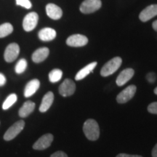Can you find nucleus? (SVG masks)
Segmentation results:
<instances>
[{
    "label": "nucleus",
    "mask_w": 157,
    "mask_h": 157,
    "mask_svg": "<svg viewBox=\"0 0 157 157\" xmlns=\"http://www.w3.org/2000/svg\"><path fill=\"white\" fill-rule=\"evenodd\" d=\"M46 13L51 19L58 20L62 17L63 11L60 7L55 4H48L46 6Z\"/></svg>",
    "instance_id": "obj_12"
},
{
    "label": "nucleus",
    "mask_w": 157,
    "mask_h": 157,
    "mask_svg": "<svg viewBox=\"0 0 157 157\" xmlns=\"http://www.w3.org/2000/svg\"><path fill=\"white\" fill-rule=\"evenodd\" d=\"M39 21V15L35 12H31L25 15L23 21V27L25 31H31L36 28Z\"/></svg>",
    "instance_id": "obj_5"
},
{
    "label": "nucleus",
    "mask_w": 157,
    "mask_h": 157,
    "mask_svg": "<svg viewBox=\"0 0 157 157\" xmlns=\"http://www.w3.org/2000/svg\"><path fill=\"white\" fill-rule=\"evenodd\" d=\"M157 15V5H149L139 15V18L143 22H146Z\"/></svg>",
    "instance_id": "obj_11"
},
{
    "label": "nucleus",
    "mask_w": 157,
    "mask_h": 157,
    "mask_svg": "<svg viewBox=\"0 0 157 157\" xmlns=\"http://www.w3.org/2000/svg\"><path fill=\"white\" fill-rule=\"evenodd\" d=\"M146 78L150 83H154L156 79V75L154 73H153V72H151V73L147 74Z\"/></svg>",
    "instance_id": "obj_26"
},
{
    "label": "nucleus",
    "mask_w": 157,
    "mask_h": 157,
    "mask_svg": "<svg viewBox=\"0 0 157 157\" xmlns=\"http://www.w3.org/2000/svg\"><path fill=\"white\" fill-rule=\"evenodd\" d=\"M17 97L15 94L13 93V94H11V95H10L8 97L6 98L5 102H4L2 105V109L4 110H7L10 109V108L12 105H13V104L17 101Z\"/></svg>",
    "instance_id": "obj_22"
},
{
    "label": "nucleus",
    "mask_w": 157,
    "mask_h": 157,
    "mask_svg": "<svg viewBox=\"0 0 157 157\" xmlns=\"http://www.w3.org/2000/svg\"><path fill=\"white\" fill-rule=\"evenodd\" d=\"M151 154L153 157H157V143L156 144V146H154V148H153Z\"/></svg>",
    "instance_id": "obj_30"
},
{
    "label": "nucleus",
    "mask_w": 157,
    "mask_h": 157,
    "mask_svg": "<svg viewBox=\"0 0 157 157\" xmlns=\"http://www.w3.org/2000/svg\"><path fill=\"white\" fill-rule=\"evenodd\" d=\"M13 31V26L10 23H5L0 25V38L8 36Z\"/></svg>",
    "instance_id": "obj_20"
},
{
    "label": "nucleus",
    "mask_w": 157,
    "mask_h": 157,
    "mask_svg": "<svg viewBox=\"0 0 157 157\" xmlns=\"http://www.w3.org/2000/svg\"><path fill=\"white\" fill-rule=\"evenodd\" d=\"M76 90V84L71 79L66 78L59 87V93L63 97L72 95Z\"/></svg>",
    "instance_id": "obj_7"
},
{
    "label": "nucleus",
    "mask_w": 157,
    "mask_h": 157,
    "mask_svg": "<svg viewBox=\"0 0 157 157\" xmlns=\"http://www.w3.org/2000/svg\"><path fill=\"white\" fill-rule=\"evenodd\" d=\"M50 157H68V156L66 153L60 151H56L54 154H52Z\"/></svg>",
    "instance_id": "obj_27"
},
{
    "label": "nucleus",
    "mask_w": 157,
    "mask_h": 157,
    "mask_svg": "<svg viewBox=\"0 0 157 157\" xmlns=\"http://www.w3.org/2000/svg\"><path fill=\"white\" fill-rule=\"evenodd\" d=\"M35 109V103L34 102L28 101L23 103V106L19 110V116L22 118L27 117L34 111Z\"/></svg>",
    "instance_id": "obj_19"
},
{
    "label": "nucleus",
    "mask_w": 157,
    "mask_h": 157,
    "mask_svg": "<svg viewBox=\"0 0 157 157\" xmlns=\"http://www.w3.org/2000/svg\"><path fill=\"white\" fill-rule=\"evenodd\" d=\"M135 71L132 68H126L119 74L117 78V84L119 87L123 86L124 84L127 83L129 80H130L134 75Z\"/></svg>",
    "instance_id": "obj_13"
},
{
    "label": "nucleus",
    "mask_w": 157,
    "mask_h": 157,
    "mask_svg": "<svg viewBox=\"0 0 157 157\" xmlns=\"http://www.w3.org/2000/svg\"><path fill=\"white\" fill-rule=\"evenodd\" d=\"M148 111L151 113L157 114V102L151 103L148 106Z\"/></svg>",
    "instance_id": "obj_25"
},
{
    "label": "nucleus",
    "mask_w": 157,
    "mask_h": 157,
    "mask_svg": "<svg viewBox=\"0 0 157 157\" xmlns=\"http://www.w3.org/2000/svg\"><path fill=\"white\" fill-rule=\"evenodd\" d=\"M154 93L156 94V95H157V87H156L154 89Z\"/></svg>",
    "instance_id": "obj_32"
},
{
    "label": "nucleus",
    "mask_w": 157,
    "mask_h": 157,
    "mask_svg": "<svg viewBox=\"0 0 157 157\" xmlns=\"http://www.w3.org/2000/svg\"><path fill=\"white\" fill-rule=\"evenodd\" d=\"M54 101V94L52 92H48L44 95V97L42 98V103H41L40 106H39V111L40 112H46L48 111L51 105H52V103Z\"/></svg>",
    "instance_id": "obj_15"
},
{
    "label": "nucleus",
    "mask_w": 157,
    "mask_h": 157,
    "mask_svg": "<svg viewBox=\"0 0 157 157\" xmlns=\"http://www.w3.org/2000/svg\"><path fill=\"white\" fill-rule=\"evenodd\" d=\"M20 52L19 45L16 43H11L7 47L4 54L5 61L7 63H12L16 60Z\"/></svg>",
    "instance_id": "obj_6"
},
{
    "label": "nucleus",
    "mask_w": 157,
    "mask_h": 157,
    "mask_svg": "<svg viewBox=\"0 0 157 157\" xmlns=\"http://www.w3.org/2000/svg\"><path fill=\"white\" fill-rule=\"evenodd\" d=\"M117 157H143L139 155H130V154H120L117 155Z\"/></svg>",
    "instance_id": "obj_29"
},
{
    "label": "nucleus",
    "mask_w": 157,
    "mask_h": 157,
    "mask_svg": "<svg viewBox=\"0 0 157 157\" xmlns=\"http://www.w3.org/2000/svg\"><path fill=\"white\" fill-rule=\"evenodd\" d=\"M121 63H122V60L120 57H115L110 60L102 68L101 71V76H109L115 73L121 66Z\"/></svg>",
    "instance_id": "obj_2"
},
{
    "label": "nucleus",
    "mask_w": 157,
    "mask_h": 157,
    "mask_svg": "<svg viewBox=\"0 0 157 157\" xmlns=\"http://www.w3.org/2000/svg\"><path fill=\"white\" fill-rule=\"evenodd\" d=\"M101 0H85L80 5V11L84 14H90L97 11L101 7Z\"/></svg>",
    "instance_id": "obj_3"
},
{
    "label": "nucleus",
    "mask_w": 157,
    "mask_h": 157,
    "mask_svg": "<svg viewBox=\"0 0 157 157\" xmlns=\"http://www.w3.org/2000/svg\"><path fill=\"white\" fill-rule=\"evenodd\" d=\"M16 4L17 5L25 7V9H31L32 7L31 2L29 0H16Z\"/></svg>",
    "instance_id": "obj_24"
},
{
    "label": "nucleus",
    "mask_w": 157,
    "mask_h": 157,
    "mask_svg": "<svg viewBox=\"0 0 157 157\" xmlns=\"http://www.w3.org/2000/svg\"><path fill=\"white\" fill-rule=\"evenodd\" d=\"M25 127V121L23 120H20L15 122L13 126H11L7 129V132L4 135V139L5 140H11L14 139L21 131L23 130Z\"/></svg>",
    "instance_id": "obj_4"
},
{
    "label": "nucleus",
    "mask_w": 157,
    "mask_h": 157,
    "mask_svg": "<svg viewBox=\"0 0 157 157\" xmlns=\"http://www.w3.org/2000/svg\"><path fill=\"white\" fill-rule=\"evenodd\" d=\"M97 66V62H93L91 63L88 64L87 66H86L85 67L82 68L76 74L75 76V79L76 81H79V80L83 79L84 78H85L87 75H89L90 73L93 71V70L95 69V68Z\"/></svg>",
    "instance_id": "obj_18"
},
{
    "label": "nucleus",
    "mask_w": 157,
    "mask_h": 157,
    "mask_svg": "<svg viewBox=\"0 0 157 157\" xmlns=\"http://www.w3.org/2000/svg\"><path fill=\"white\" fill-rule=\"evenodd\" d=\"M83 131L84 135L90 140H98L100 136V128L97 121L94 119H87L84 124Z\"/></svg>",
    "instance_id": "obj_1"
},
{
    "label": "nucleus",
    "mask_w": 157,
    "mask_h": 157,
    "mask_svg": "<svg viewBox=\"0 0 157 157\" xmlns=\"http://www.w3.org/2000/svg\"><path fill=\"white\" fill-rule=\"evenodd\" d=\"M39 38L44 42H49L53 40L56 37V31L52 28H44L39 32Z\"/></svg>",
    "instance_id": "obj_16"
},
{
    "label": "nucleus",
    "mask_w": 157,
    "mask_h": 157,
    "mask_svg": "<svg viewBox=\"0 0 157 157\" xmlns=\"http://www.w3.org/2000/svg\"><path fill=\"white\" fill-rule=\"evenodd\" d=\"M6 81H7V79H6L5 75L0 73V87H2V86L5 85L6 84Z\"/></svg>",
    "instance_id": "obj_28"
},
{
    "label": "nucleus",
    "mask_w": 157,
    "mask_h": 157,
    "mask_svg": "<svg viewBox=\"0 0 157 157\" xmlns=\"http://www.w3.org/2000/svg\"><path fill=\"white\" fill-rule=\"evenodd\" d=\"M152 26H153V29H154L156 31H157V20L152 23Z\"/></svg>",
    "instance_id": "obj_31"
},
{
    "label": "nucleus",
    "mask_w": 157,
    "mask_h": 157,
    "mask_svg": "<svg viewBox=\"0 0 157 157\" xmlns=\"http://www.w3.org/2000/svg\"><path fill=\"white\" fill-rule=\"evenodd\" d=\"M50 50L48 48H42L36 50L32 55V60L36 63H41L48 58Z\"/></svg>",
    "instance_id": "obj_17"
},
{
    "label": "nucleus",
    "mask_w": 157,
    "mask_h": 157,
    "mask_svg": "<svg viewBox=\"0 0 157 157\" xmlns=\"http://www.w3.org/2000/svg\"><path fill=\"white\" fill-rule=\"evenodd\" d=\"M63 76V71L60 69H56L52 70L49 74V79L52 83H56L61 79Z\"/></svg>",
    "instance_id": "obj_21"
},
{
    "label": "nucleus",
    "mask_w": 157,
    "mask_h": 157,
    "mask_svg": "<svg viewBox=\"0 0 157 157\" xmlns=\"http://www.w3.org/2000/svg\"><path fill=\"white\" fill-rule=\"evenodd\" d=\"M40 86V82L35 78L29 81L25 85L24 90V96L25 98H29L32 96L38 90Z\"/></svg>",
    "instance_id": "obj_14"
},
{
    "label": "nucleus",
    "mask_w": 157,
    "mask_h": 157,
    "mask_svg": "<svg viewBox=\"0 0 157 157\" xmlns=\"http://www.w3.org/2000/svg\"><path fill=\"white\" fill-rule=\"evenodd\" d=\"M137 88L135 85H129L121 91L117 97V101L119 103H125L134 97Z\"/></svg>",
    "instance_id": "obj_8"
},
{
    "label": "nucleus",
    "mask_w": 157,
    "mask_h": 157,
    "mask_svg": "<svg viewBox=\"0 0 157 157\" xmlns=\"http://www.w3.org/2000/svg\"><path fill=\"white\" fill-rule=\"evenodd\" d=\"M88 42V39L87 36L82 34H74L68 37L66 40V44L70 47H83Z\"/></svg>",
    "instance_id": "obj_10"
},
{
    "label": "nucleus",
    "mask_w": 157,
    "mask_h": 157,
    "mask_svg": "<svg viewBox=\"0 0 157 157\" xmlns=\"http://www.w3.org/2000/svg\"><path fill=\"white\" fill-rule=\"evenodd\" d=\"M26 68H27L26 60L24 58H22V59H20L18 62L17 63L16 66H15V70L17 74H23V72L25 71V69H26Z\"/></svg>",
    "instance_id": "obj_23"
},
{
    "label": "nucleus",
    "mask_w": 157,
    "mask_h": 157,
    "mask_svg": "<svg viewBox=\"0 0 157 157\" xmlns=\"http://www.w3.org/2000/svg\"><path fill=\"white\" fill-rule=\"evenodd\" d=\"M53 141V135L50 133L42 135L36 143L33 145V148L35 150H44L50 146Z\"/></svg>",
    "instance_id": "obj_9"
}]
</instances>
